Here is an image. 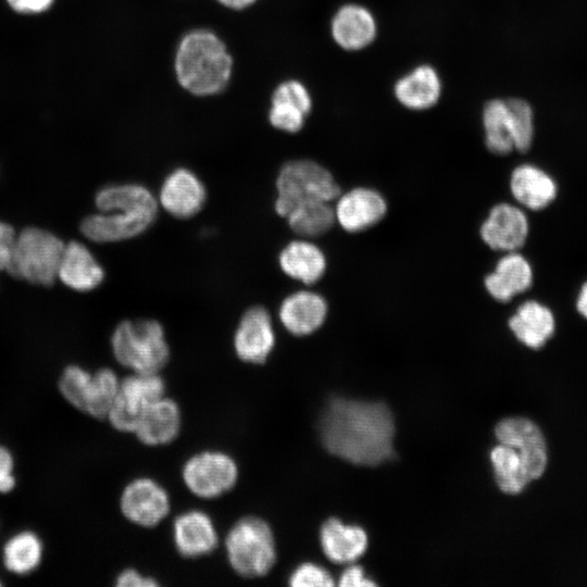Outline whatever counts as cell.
I'll list each match as a JSON object with an SVG mask.
<instances>
[{
    "label": "cell",
    "instance_id": "30bf717a",
    "mask_svg": "<svg viewBox=\"0 0 587 587\" xmlns=\"http://www.w3.org/2000/svg\"><path fill=\"white\" fill-rule=\"evenodd\" d=\"M237 465L227 454L205 451L191 457L183 470V478L191 492L201 498H215L233 488Z\"/></svg>",
    "mask_w": 587,
    "mask_h": 587
},
{
    "label": "cell",
    "instance_id": "836d02e7",
    "mask_svg": "<svg viewBox=\"0 0 587 587\" xmlns=\"http://www.w3.org/2000/svg\"><path fill=\"white\" fill-rule=\"evenodd\" d=\"M289 584L294 587H328L334 586V580L325 569L307 562L294 570Z\"/></svg>",
    "mask_w": 587,
    "mask_h": 587
},
{
    "label": "cell",
    "instance_id": "ba28073f",
    "mask_svg": "<svg viewBox=\"0 0 587 587\" xmlns=\"http://www.w3.org/2000/svg\"><path fill=\"white\" fill-rule=\"evenodd\" d=\"M227 558L232 567L246 577L265 575L276 560L273 532L259 517H243L229 530L226 538Z\"/></svg>",
    "mask_w": 587,
    "mask_h": 587
},
{
    "label": "cell",
    "instance_id": "d590c367",
    "mask_svg": "<svg viewBox=\"0 0 587 587\" xmlns=\"http://www.w3.org/2000/svg\"><path fill=\"white\" fill-rule=\"evenodd\" d=\"M339 586L342 587H370L376 586L375 582L364 575V571L359 565L347 567L340 576Z\"/></svg>",
    "mask_w": 587,
    "mask_h": 587
},
{
    "label": "cell",
    "instance_id": "44dd1931",
    "mask_svg": "<svg viewBox=\"0 0 587 587\" xmlns=\"http://www.w3.org/2000/svg\"><path fill=\"white\" fill-rule=\"evenodd\" d=\"M508 326L521 344L538 350L553 336L555 317L547 305L536 300H527L510 316Z\"/></svg>",
    "mask_w": 587,
    "mask_h": 587
},
{
    "label": "cell",
    "instance_id": "e0dca14e",
    "mask_svg": "<svg viewBox=\"0 0 587 587\" xmlns=\"http://www.w3.org/2000/svg\"><path fill=\"white\" fill-rule=\"evenodd\" d=\"M326 299L312 290H298L280 303L278 317L284 328L295 336H308L322 327L327 319Z\"/></svg>",
    "mask_w": 587,
    "mask_h": 587
},
{
    "label": "cell",
    "instance_id": "74e56055",
    "mask_svg": "<svg viewBox=\"0 0 587 587\" xmlns=\"http://www.w3.org/2000/svg\"><path fill=\"white\" fill-rule=\"evenodd\" d=\"M115 585L117 587H152L158 586V583L133 569H127L117 575Z\"/></svg>",
    "mask_w": 587,
    "mask_h": 587
},
{
    "label": "cell",
    "instance_id": "8fae6325",
    "mask_svg": "<svg viewBox=\"0 0 587 587\" xmlns=\"http://www.w3.org/2000/svg\"><path fill=\"white\" fill-rule=\"evenodd\" d=\"M495 435L499 442L519 451L530 482L544 474L548 463L547 444L535 422L522 416L505 417L496 425Z\"/></svg>",
    "mask_w": 587,
    "mask_h": 587
},
{
    "label": "cell",
    "instance_id": "ffe728a7",
    "mask_svg": "<svg viewBox=\"0 0 587 587\" xmlns=\"http://www.w3.org/2000/svg\"><path fill=\"white\" fill-rule=\"evenodd\" d=\"M509 188L516 203L530 211H540L550 205L558 195L554 178L534 164L516 166L509 179Z\"/></svg>",
    "mask_w": 587,
    "mask_h": 587
},
{
    "label": "cell",
    "instance_id": "60d3db41",
    "mask_svg": "<svg viewBox=\"0 0 587 587\" xmlns=\"http://www.w3.org/2000/svg\"><path fill=\"white\" fill-rule=\"evenodd\" d=\"M217 1L227 8L240 10V9L251 5L255 0H217Z\"/></svg>",
    "mask_w": 587,
    "mask_h": 587
},
{
    "label": "cell",
    "instance_id": "7bdbcfd3",
    "mask_svg": "<svg viewBox=\"0 0 587 587\" xmlns=\"http://www.w3.org/2000/svg\"><path fill=\"white\" fill-rule=\"evenodd\" d=\"M0 529H1V523H0Z\"/></svg>",
    "mask_w": 587,
    "mask_h": 587
},
{
    "label": "cell",
    "instance_id": "52a82bcc",
    "mask_svg": "<svg viewBox=\"0 0 587 587\" xmlns=\"http://www.w3.org/2000/svg\"><path fill=\"white\" fill-rule=\"evenodd\" d=\"M275 211L282 217L302 202L321 200L333 202L341 190L333 174L311 160L285 163L276 178Z\"/></svg>",
    "mask_w": 587,
    "mask_h": 587
},
{
    "label": "cell",
    "instance_id": "4dcf8cb0",
    "mask_svg": "<svg viewBox=\"0 0 587 587\" xmlns=\"http://www.w3.org/2000/svg\"><path fill=\"white\" fill-rule=\"evenodd\" d=\"M490 461L499 489L508 495H517L524 490L530 479L519 451L499 442L490 451Z\"/></svg>",
    "mask_w": 587,
    "mask_h": 587
},
{
    "label": "cell",
    "instance_id": "484cf974",
    "mask_svg": "<svg viewBox=\"0 0 587 587\" xmlns=\"http://www.w3.org/2000/svg\"><path fill=\"white\" fill-rule=\"evenodd\" d=\"M335 41L346 50H359L369 46L376 35V23L372 13L359 4H346L335 14L332 22Z\"/></svg>",
    "mask_w": 587,
    "mask_h": 587
},
{
    "label": "cell",
    "instance_id": "7402d4cb",
    "mask_svg": "<svg viewBox=\"0 0 587 587\" xmlns=\"http://www.w3.org/2000/svg\"><path fill=\"white\" fill-rule=\"evenodd\" d=\"M312 108L307 88L297 80H287L277 86L272 97L270 123L280 130L297 133Z\"/></svg>",
    "mask_w": 587,
    "mask_h": 587
},
{
    "label": "cell",
    "instance_id": "ac0fdd59",
    "mask_svg": "<svg viewBox=\"0 0 587 587\" xmlns=\"http://www.w3.org/2000/svg\"><path fill=\"white\" fill-rule=\"evenodd\" d=\"M533 280L529 261L519 251H512L497 261L494 271L484 278V287L492 299L505 303L528 290Z\"/></svg>",
    "mask_w": 587,
    "mask_h": 587
},
{
    "label": "cell",
    "instance_id": "5b68a950",
    "mask_svg": "<svg viewBox=\"0 0 587 587\" xmlns=\"http://www.w3.org/2000/svg\"><path fill=\"white\" fill-rule=\"evenodd\" d=\"M65 242L50 230L27 226L16 235L8 273L36 286H52Z\"/></svg>",
    "mask_w": 587,
    "mask_h": 587
},
{
    "label": "cell",
    "instance_id": "8992f818",
    "mask_svg": "<svg viewBox=\"0 0 587 587\" xmlns=\"http://www.w3.org/2000/svg\"><path fill=\"white\" fill-rule=\"evenodd\" d=\"M485 143L498 155L516 150L526 152L534 137V114L530 105L522 99H495L483 112Z\"/></svg>",
    "mask_w": 587,
    "mask_h": 587
},
{
    "label": "cell",
    "instance_id": "83f0119b",
    "mask_svg": "<svg viewBox=\"0 0 587 587\" xmlns=\"http://www.w3.org/2000/svg\"><path fill=\"white\" fill-rule=\"evenodd\" d=\"M180 428L178 405L171 399L160 398L142 415L135 434L149 446H159L174 440Z\"/></svg>",
    "mask_w": 587,
    "mask_h": 587
},
{
    "label": "cell",
    "instance_id": "2e32d148",
    "mask_svg": "<svg viewBox=\"0 0 587 587\" xmlns=\"http://www.w3.org/2000/svg\"><path fill=\"white\" fill-rule=\"evenodd\" d=\"M205 198L207 191L201 179L187 168L172 171L159 191L160 205L177 218L196 215L202 209Z\"/></svg>",
    "mask_w": 587,
    "mask_h": 587
},
{
    "label": "cell",
    "instance_id": "f35d334b",
    "mask_svg": "<svg viewBox=\"0 0 587 587\" xmlns=\"http://www.w3.org/2000/svg\"><path fill=\"white\" fill-rule=\"evenodd\" d=\"M15 458L11 449L0 444V484L15 474Z\"/></svg>",
    "mask_w": 587,
    "mask_h": 587
},
{
    "label": "cell",
    "instance_id": "9a60e30c",
    "mask_svg": "<svg viewBox=\"0 0 587 587\" xmlns=\"http://www.w3.org/2000/svg\"><path fill=\"white\" fill-rule=\"evenodd\" d=\"M275 345V333L267 310L261 305L249 308L241 316L234 335V348L245 362L261 364Z\"/></svg>",
    "mask_w": 587,
    "mask_h": 587
},
{
    "label": "cell",
    "instance_id": "7c38bea8",
    "mask_svg": "<svg viewBox=\"0 0 587 587\" xmlns=\"http://www.w3.org/2000/svg\"><path fill=\"white\" fill-rule=\"evenodd\" d=\"M529 234L528 217L520 205L508 202L495 204L479 227L483 242L494 251H519Z\"/></svg>",
    "mask_w": 587,
    "mask_h": 587
},
{
    "label": "cell",
    "instance_id": "d6986e66",
    "mask_svg": "<svg viewBox=\"0 0 587 587\" xmlns=\"http://www.w3.org/2000/svg\"><path fill=\"white\" fill-rule=\"evenodd\" d=\"M58 279L72 290L87 292L102 284L104 270L86 245L71 240L64 245Z\"/></svg>",
    "mask_w": 587,
    "mask_h": 587
},
{
    "label": "cell",
    "instance_id": "4316f807",
    "mask_svg": "<svg viewBox=\"0 0 587 587\" xmlns=\"http://www.w3.org/2000/svg\"><path fill=\"white\" fill-rule=\"evenodd\" d=\"M45 557V544L35 530L21 529L8 537L1 548V562L7 572L27 576L37 571Z\"/></svg>",
    "mask_w": 587,
    "mask_h": 587
},
{
    "label": "cell",
    "instance_id": "4fadbf2b",
    "mask_svg": "<svg viewBox=\"0 0 587 587\" xmlns=\"http://www.w3.org/2000/svg\"><path fill=\"white\" fill-rule=\"evenodd\" d=\"M385 197L372 187L359 186L340 192L334 205L336 223L347 233L364 232L387 214Z\"/></svg>",
    "mask_w": 587,
    "mask_h": 587
},
{
    "label": "cell",
    "instance_id": "d4e9b609",
    "mask_svg": "<svg viewBox=\"0 0 587 587\" xmlns=\"http://www.w3.org/2000/svg\"><path fill=\"white\" fill-rule=\"evenodd\" d=\"M321 546L324 554L335 563H351L367 548V535L357 525L344 524L338 519H328L321 527Z\"/></svg>",
    "mask_w": 587,
    "mask_h": 587
},
{
    "label": "cell",
    "instance_id": "5bb4252c",
    "mask_svg": "<svg viewBox=\"0 0 587 587\" xmlns=\"http://www.w3.org/2000/svg\"><path fill=\"white\" fill-rule=\"evenodd\" d=\"M120 504L126 519L145 527L157 525L170 511L167 492L149 478L130 482L122 492Z\"/></svg>",
    "mask_w": 587,
    "mask_h": 587
},
{
    "label": "cell",
    "instance_id": "9c48e42d",
    "mask_svg": "<svg viewBox=\"0 0 587 587\" xmlns=\"http://www.w3.org/2000/svg\"><path fill=\"white\" fill-rule=\"evenodd\" d=\"M164 382L157 373H134L120 382L105 419L120 432H135L142 415L163 397Z\"/></svg>",
    "mask_w": 587,
    "mask_h": 587
},
{
    "label": "cell",
    "instance_id": "603a6c76",
    "mask_svg": "<svg viewBox=\"0 0 587 587\" xmlns=\"http://www.w3.org/2000/svg\"><path fill=\"white\" fill-rule=\"evenodd\" d=\"M278 264L287 276L304 285L317 283L327 267L323 250L307 238L288 242L279 252Z\"/></svg>",
    "mask_w": 587,
    "mask_h": 587
},
{
    "label": "cell",
    "instance_id": "7a4b0ae2",
    "mask_svg": "<svg viewBox=\"0 0 587 587\" xmlns=\"http://www.w3.org/2000/svg\"><path fill=\"white\" fill-rule=\"evenodd\" d=\"M98 213L86 216L80 233L98 243L134 238L154 222L158 201L139 184H113L99 189L95 197Z\"/></svg>",
    "mask_w": 587,
    "mask_h": 587
},
{
    "label": "cell",
    "instance_id": "6da1fadb",
    "mask_svg": "<svg viewBox=\"0 0 587 587\" xmlns=\"http://www.w3.org/2000/svg\"><path fill=\"white\" fill-rule=\"evenodd\" d=\"M320 435L328 452L352 464L376 466L394 457L395 423L382 402L330 399Z\"/></svg>",
    "mask_w": 587,
    "mask_h": 587
},
{
    "label": "cell",
    "instance_id": "cb8c5ba5",
    "mask_svg": "<svg viewBox=\"0 0 587 587\" xmlns=\"http://www.w3.org/2000/svg\"><path fill=\"white\" fill-rule=\"evenodd\" d=\"M174 542L187 558L210 553L217 544V534L210 516L201 511H188L174 522Z\"/></svg>",
    "mask_w": 587,
    "mask_h": 587
},
{
    "label": "cell",
    "instance_id": "ab89813d",
    "mask_svg": "<svg viewBox=\"0 0 587 587\" xmlns=\"http://www.w3.org/2000/svg\"><path fill=\"white\" fill-rule=\"evenodd\" d=\"M576 310L585 320H587V279L583 283L577 298Z\"/></svg>",
    "mask_w": 587,
    "mask_h": 587
},
{
    "label": "cell",
    "instance_id": "3957f363",
    "mask_svg": "<svg viewBox=\"0 0 587 587\" xmlns=\"http://www.w3.org/2000/svg\"><path fill=\"white\" fill-rule=\"evenodd\" d=\"M233 60L224 42L212 32L197 29L180 40L175 72L178 83L196 96L221 92L232 75Z\"/></svg>",
    "mask_w": 587,
    "mask_h": 587
},
{
    "label": "cell",
    "instance_id": "8d00e7d4",
    "mask_svg": "<svg viewBox=\"0 0 587 587\" xmlns=\"http://www.w3.org/2000/svg\"><path fill=\"white\" fill-rule=\"evenodd\" d=\"M9 7L22 14H38L49 10L54 0H5Z\"/></svg>",
    "mask_w": 587,
    "mask_h": 587
},
{
    "label": "cell",
    "instance_id": "277c9868",
    "mask_svg": "<svg viewBox=\"0 0 587 587\" xmlns=\"http://www.w3.org/2000/svg\"><path fill=\"white\" fill-rule=\"evenodd\" d=\"M111 347L115 360L134 373H158L170 355L164 329L155 320L121 322L112 333Z\"/></svg>",
    "mask_w": 587,
    "mask_h": 587
},
{
    "label": "cell",
    "instance_id": "f546056e",
    "mask_svg": "<svg viewBox=\"0 0 587 587\" xmlns=\"http://www.w3.org/2000/svg\"><path fill=\"white\" fill-rule=\"evenodd\" d=\"M285 218L294 233L307 239L326 234L336 223L334 205L321 200L297 204Z\"/></svg>",
    "mask_w": 587,
    "mask_h": 587
},
{
    "label": "cell",
    "instance_id": "1f68e13d",
    "mask_svg": "<svg viewBox=\"0 0 587 587\" xmlns=\"http://www.w3.org/2000/svg\"><path fill=\"white\" fill-rule=\"evenodd\" d=\"M120 382L111 369L102 367L93 372L83 413L95 419H105L116 397Z\"/></svg>",
    "mask_w": 587,
    "mask_h": 587
},
{
    "label": "cell",
    "instance_id": "f1b7e54d",
    "mask_svg": "<svg viewBox=\"0 0 587 587\" xmlns=\"http://www.w3.org/2000/svg\"><path fill=\"white\" fill-rule=\"evenodd\" d=\"M441 91L440 79L429 65L416 67L397 82L395 93L400 103L412 110H425L433 107Z\"/></svg>",
    "mask_w": 587,
    "mask_h": 587
},
{
    "label": "cell",
    "instance_id": "e575fe53",
    "mask_svg": "<svg viewBox=\"0 0 587 587\" xmlns=\"http://www.w3.org/2000/svg\"><path fill=\"white\" fill-rule=\"evenodd\" d=\"M17 233L8 223L0 221V271H8Z\"/></svg>",
    "mask_w": 587,
    "mask_h": 587
},
{
    "label": "cell",
    "instance_id": "d6a6232c",
    "mask_svg": "<svg viewBox=\"0 0 587 587\" xmlns=\"http://www.w3.org/2000/svg\"><path fill=\"white\" fill-rule=\"evenodd\" d=\"M92 373L77 364H68L58 378L57 388L63 400L83 412Z\"/></svg>",
    "mask_w": 587,
    "mask_h": 587
},
{
    "label": "cell",
    "instance_id": "b9f144b4",
    "mask_svg": "<svg viewBox=\"0 0 587 587\" xmlns=\"http://www.w3.org/2000/svg\"><path fill=\"white\" fill-rule=\"evenodd\" d=\"M2 585H3V584H2V582H1V579H0V586H2Z\"/></svg>",
    "mask_w": 587,
    "mask_h": 587
}]
</instances>
